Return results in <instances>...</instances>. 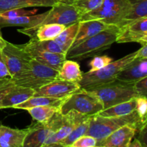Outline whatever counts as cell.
<instances>
[{
	"instance_id": "obj_1",
	"label": "cell",
	"mask_w": 147,
	"mask_h": 147,
	"mask_svg": "<svg viewBox=\"0 0 147 147\" xmlns=\"http://www.w3.org/2000/svg\"><path fill=\"white\" fill-rule=\"evenodd\" d=\"M126 125L133 126L140 132L146 128V120L141 119L136 111L120 117H103L96 114L90 118V125L86 135L94 137L98 144L113 131Z\"/></svg>"
},
{
	"instance_id": "obj_2",
	"label": "cell",
	"mask_w": 147,
	"mask_h": 147,
	"mask_svg": "<svg viewBox=\"0 0 147 147\" xmlns=\"http://www.w3.org/2000/svg\"><path fill=\"white\" fill-rule=\"evenodd\" d=\"M118 30L119 27L116 26H111L78 45L72 47L65 54L66 59L82 60L101 54L116 42Z\"/></svg>"
},
{
	"instance_id": "obj_3",
	"label": "cell",
	"mask_w": 147,
	"mask_h": 147,
	"mask_svg": "<svg viewBox=\"0 0 147 147\" xmlns=\"http://www.w3.org/2000/svg\"><path fill=\"white\" fill-rule=\"evenodd\" d=\"M131 9L129 0H103L98 8L83 14L80 22L96 20L108 25L120 27L130 13Z\"/></svg>"
},
{
	"instance_id": "obj_4",
	"label": "cell",
	"mask_w": 147,
	"mask_h": 147,
	"mask_svg": "<svg viewBox=\"0 0 147 147\" xmlns=\"http://www.w3.org/2000/svg\"><path fill=\"white\" fill-rule=\"evenodd\" d=\"M136 51L116 61H112L97 71L83 73L82 79L78 83L79 86L81 88L90 89L115 81L119 73L136 58Z\"/></svg>"
},
{
	"instance_id": "obj_5",
	"label": "cell",
	"mask_w": 147,
	"mask_h": 147,
	"mask_svg": "<svg viewBox=\"0 0 147 147\" xmlns=\"http://www.w3.org/2000/svg\"><path fill=\"white\" fill-rule=\"evenodd\" d=\"M86 90L97 96L103 104V109L137 97L134 84L119 80Z\"/></svg>"
},
{
	"instance_id": "obj_6",
	"label": "cell",
	"mask_w": 147,
	"mask_h": 147,
	"mask_svg": "<svg viewBox=\"0 0 147 147\" xmlns=\"http://www.w3.org/2000/svg\"><path fill=\"white\" fill-rule=\"evenodd\" d=\"M58 71L32 60L28 69L11 78L16 86L37 90L57 79Z\"/></svg>"
},
{
	"instance_id": "obj_7",
	"label": "cell",
	"mask_w": 147,
	"mask_h": 147,
	"mask_svg": "<svg viewBox=\"0 0 147 147\" xmlns=\"http://www.w3.org/2000/svg\"><path fill=\"white\" fill-rule=\"evenodd\" d=\"M102 110H103V104L97 96L83 88H80L66 98L60 107L61 114L75 111L88 116L98 114Z\"/></svg>"
},
{
	"instance_id": "obj_8",
	"label": "cell",
	"mask_w": 147,
	"mask_h": 147,
	"mask_svg": "<svg viewBox=\"0 0 147 147\" xmlns=\"http://www.w3.org/2000/svg\"><path fill=\"white\" fill-rule=\"evenodd\" d=\"M0 59L7 67L11 78L27 70L32 60L23 45H17L7 41L0 49Z\"/></svg>"
},
{
	"instance_id": "obj_9",
	"label": "cell",
	"mask_w": 147,
	"mask_h": 147,
	"mask_svg": "<svg viewBox=\"0 0 147 147\" xmlns=\"http://www.w3.org/2000/svg\"><path fill=\"white\" fill-rule=\"evenodd\" d=\"M63 114L60 111L45 123H36L27 128L22 147H42L49 137L60 127Z\"/></svg>"
},
{
	"instance_id": "obj_10",
	"label": "cell",
	"mask_w": 147,
	"mask_h": 147,
	"mask_svg": "<svg viewBox=\"0 0 147 147\" xmlns=\"http://www.w3.org/2000/svg\"><path fill=\"white\" fill-rule=\"evenodd\" d=\"M80 17L81 14L73 4L63 0L53 6L51 9L47 11V16L39 26L57 24L67 27L75 23L79 22Z\"/></svg>"
},
{
	"instance_id": "obj_11",
	"label": "cell",
	"mask_w": 147,
	"mask_h": 147,
	"mask_svg": "<svg viewBox=\"0 0 147 147\" xmlns=\"http://www.w3.org/2000/svg\"><path fill=\"white\" fill-rule=\"evenodd\" d=\"M116 42L147 44V17L130 22L119 27Z\"/></svg>"
},
{
	"instance_id": "obj_12",
	"label": "cell",
	"mask_w": 147,
	"mask_h": 147,
	"mask_svg": "<svg viewBox=\"0 0 147 147\" xmlns=\"http://www.w3.org/2000/svg\"><path fill=\"white\" fill-rule=\"evenodd\" d=\"M80 88H81L77 83L55 79L46 86L35 90L34 96L64 98L68 97Z\"/></svg>"
},
{
	"instance_id": "obj_13",
	"label": "cell",
	"mask_w": 147,
	"mask_h": 147,
	"mask_svg": "<svg viewBox=\"0 0 147 147\" xmlns=\"http://www.w3.org/2000/svg\"><path fill=\"white\" fill-rule=\"evenodd\" d=\"M26 51L29 53L32 59L40 64L50 67L59 71L62 65L66 60L65 55L54 53L36 47L30 41L22 45Z\"/></svg>"
},
{
	"instance_id": "obj_14",
	"label": "cell",
	"mask_w": 147,
	"mask_h": 147,
	"mask_svg": "<svg viewBox=\"0 0 147 147\" xmlns=\"http://www.w3.org/2000/svg\"><path fill=\"white\" fill-rule=\"evenodd\" d=\"M88 117L90 116L79 113L75 111H70L66 114H63V122L61 126L47 139L45 145L60 143L71 133L72 131L78 125Z\"/></svg>"
},
{
	"instance_id": "obj_15",
	"label": "cell",
	"mask_w": 147,
	"mask_h": 147,
	"mask_svg": "<svg viewBox=\"0 0 147 147\" xmlns=\"http://www.w3.org/2000/svg\"><path fill=\"white\" fill-rule=\"evenodd\" d=\"M146 77H147V58H135L119 73L116 80L134 84Z\"/></svg>"
},
{
	"instance_id": "obj_16",
	"label": "cell",
	"mask_w": 147,
	"mask_h": 147,
	"mask_svg": "<svg viewBox=\"0 0 147 147\" xmlns=\"http://www.w3.org/2000/svg\"><path fill=\"white\" fill-rule=\"evenodd\" d=\"M137 131L136 128L126 125L113 131L97 145L104 147H128Z\"/></svg>"
},
{
	"instance_id": "obj_17",
	"label": "cell",
	"mask_w": 147,
	"mask_h": 147,
	"mask_svg": "<svg viewBox=\"0 0 147 147\" xmlns=\"http://www.w3.org/2000/svg\"><path fill=\"white\" fill-rule=\"evenodd\" d=\"M66 27L57 24H42L32 28L18 30V32L27 34L30 39H36L39 41H45L55 39Z\"/></svg>"
},
{
	"instance_id": "obj_18",
	"label": "cell",
	"mask_w": 147,
	"mask_h": 147,
	"mask_svg": "<svg viewBox=\"0 0 147 147\" xmlns=\"http://www.w3.org/2000/svg\"><path fill=\"white\" fill-rule=\"evenodd\" d=\"M109 27L111 26L105 24L100 20H93L79 22L77 34L70 48L78 45L85 40L93 37Z\"/></svg>"
},
{
	"instance_id": "obj_19",
	"label": "cell",
	"mask_w": 147,
	"mask_h": 147,
	"mask_svg": "<svg viewBox=\"0 0 147 147\" xmlns=\"http://www.w3.org/2000/svg\"><path fill=\"white\" fill-rule=\"evenodd\" d=\"M27 128L12 129L0 123V147H22Z\"/></svg>"
},
{
	"instance_id": "obj_20",
	"label": "cell",
	"mask_w": 147,
	"mask_h": 147,
	"mask_svg": "<svg viewBox=\"0 0 147 147\" xmlns=\"http://www.w3.org/2000/svg\"><path fill=\"white\" fill-rule=\"evenodd\" d=\"M35 90L29 88L15 86L4 97L0 104V109L13 108L34 96Z\"/></svg>"
},
{
	"instance_id": "obj_21",
	"label": "cell",
	"mask_w": 147,
	"mask_h": 147,
	"mask_svg": "<svg viewBox=\"0 0 147 147\" xmlns=\"http://www.w3.org/2000/svg\"><path fill=\"white\" fill-rule=\"evenodd\" d=\"M63 0H0V13L13 9L52 7Z\"/></svg>"
},
{
	"instance_id": "obj_22",
	"label": "cell",
	"mask_w": 147,
	"mask_h": 147,
	"mask_svg": "<svg viewBox=\"0 0 147 147\" xmlns=\"http://www.w3.org/2000/svg\"><path fill=\"white\" fill-rule=\"evenodd\" d=\"M47 11L39 14L22 16L13 19H3L0 17V28L7 27H20L25 29L38 27L47 16Z\"/></svg>"
},
{
	"instance_id": "obj_23",
	"label": "cell",
	"mask_w": 147,
	"mask_h": 147,
	"mask_svg": "<svg viewBox=\"0 0 147 147\" xmlns=\"http://www.w3.org/2000/svg\"><path fill=\"white\" fill-rule=\"evenodd\" d=\"M83 73L77 62L66 59L58 71L57 79L78 83L82 79Z\"/></svg>"
},
{
	"instance_id": "obj_24",
	"label": "cell",
	"mask_w": 147,
	"mask_h": 147,
	"mask_svg": "<svg viewBox=\"0 0 147 147\" xmlns=\"http://www.w3.org/2000/svg\"><path fill=\"white\" fill-rule=\"evenodd\" d=\"M66 98H57L48 97V96H32L25 102L17 105L13 109H22L26 110L29 108L37 107V106H53L59 108L61 106Z\"/></svg>"
},
{
	"instance_id": "obj_25",
	"label": "cell",
	"mask_w": 147,
	"mask_h": 147,
	"mask_svg": "<svg viewBox=\"0 0 147 147\" xmlns=\"http://www.w3.org/2000/svg\"><path fill=\"white\" fill-rule=\"evenodd\" d=\"M136 98L128 101L123 102L119 104L102 110L98 115L103 117H120L133 113L136 111Z\"/></svg>"
},
{
	"instance_id": "obj_26",
	"label": "cell",
	"mask_w": 147,
	"mask_h": 147,
	"mask_svg": "<svg viewBox=\"0 0 147 147\" xmlns=\"http://www.w3.org/2000/svg\"><path fill=\"white\" fill-rule=\"evenodd\" d=\"M78 24L79 22H77L65 27V30L55 39H54L65 54L72 47L74 42L78 30Z\"/></svg>"
},
{
	"instance_id": "obj_27",
	"label": "cell",
	"mask_w": 147,
	"mask_h": 147,
	"mask_svg": "<svg viewBox=\"0 0 147 147\" xmlns=\"http://www.w3.org/2000/svg\"><path fill=\"white\" fill-rule=\"evenodd\" d=\"M33 119L40 123H47L60 109L53 106H37L26 109Z\"/></svg>"
},
{
	"instance_id": "obj_28",
	"label": "cell",
	"mask_w": 147,
	"mask_h": 147,
	"mask_svg": "<svg viewBox=\"0 0 147 147\" xmlns=\"http://www.w3.org/2000/svg\"><path fill=\"white\" fill-rule=\"evenodd\" d=\"M129 1L131 5V11L122 25L134 20L147 17V0H129Z\"/></svg>"
},
{
	"instance_id": "obj_29",
	"label": "cell",
	"mask_w": 147,
	"mask_h": 147,
	"mask_svg": "<svg viewBox=\"0 0 147 147\" xmlns=\"http://www.w3.org/2000/svg\"><path fill=\"white\" fill-rule=\"evenodd\" d=\"M90 118H91V116L87 118L86 120H84L83 122H81L80 124L78 125V126L72 131L71 133H70L67 137L65 138L63 140H62L59 144H62L63 146L65 147H70V145H71L75 141L77 140L78 139H79V138L81 137V136L86 135V133H87L89 125H90Z\"/></svg>"
},
{
	"instance_id": "obj_30",
	"label": "cell",
	"mask_w": 147,
	"mask_h": 147,
	"mask_svg": "<svg viewBox=\"0 0 147 147\" xmlns=\"http://www.w3.org/2000/svg\"><path fill=\"white\" fill-rule=\"evenodd\" d=\"M65 1L73 4L82 16L98 8L103 0H67Z\"/></svg>"
},
{
	"instance_id": "obj_31",
	"label": "cell",
	"mask_w": 147,
	"mask_h": 147,
	"mask_svg": "<svg viewBox=\"0 0 147 147\" xmlns=\"http://www.w3.org/2000/svg\"><path fill=\"white\" fill-rule=\"evenodd\" d=\"M30 41L36 47H40L42 50H47V51L51 52V53H61V54L65 55V53L63 52L61 47L57 45V43L54 40L39 41L36 39H30Z\"/></svg>"
},
{
	"instance_id": "obj_32",
	"label": "cell",
	"mask_w": 147,
	"mask_h": 147,
	"mask_svg": "<svg viewBox=\"0 0 147 147\" xmlns=\"http://www.w3.org/2000/svg\"><path fill=\"white\" fill-rule=\"evenodd\" d=\"M37 12V9L32 10H26L25 9H13L0 13V17L3 19H13L22 16H30L36 14Z\"/></svg>"
},
{
	"instance_id": "obj_33",
	"label": "cell",
	"mask_w": 147,
	"mask_h": 147,
	"mask_svg": "<svg viewBox=\"0 0 147 147\" xmlns=\"http://www.w3.org/2000/svg\"><path fill=\"white\" fill-rule=\"evenodd\" d=\"M113 61V59L111 57L107 55H101V56H95L91 61L90 62V69L88 72H95L97 70H100L101 68L104 67L109 63Z\"/></svg>"
},
{
	"instance_id": "obj_34",
	"label": "cell",
	"mask_w": 147,
	"mask_h": 147,
	"mask_svg": "<svg viewBox=\"0 0 147 147\" xmlns=\"http://www.w3.org/2000/svg\"><path fill=\"white\" fill-rule=\"evenodd\" d=\"M16 85L12 81L11 78L7 77L0 78V104L4 97Z\"/></svg>"
},
{
	"instance_id": "obj_35",
	"label": "cell",
	"mask_w": 147,
	"mask_h": 147,
	"mask_svg": "<svg viewBox=\"0 0 147 147\" xmlns=\"http://www.w3.org/2000/svg\"><path fill=\"white\" fill-rule=\"evenodd\" d=\"M97 140L89 135H84L75 141L70 147H93L97 145Z\"/></svg>"
},
{
	"instance_id": "obj_36",
	"label": "cell",
	"mask_w": 147,
	"mask_h": 147,
	"mask_svg": "<svg viewBox=\"0 0 147 147\" xmlns=\"http://www.w3.org/2000/svg\"><path fill=\"white\" fill-rule=\"evenodd\" d=\"M136 111L141 119L146 120L147 99L146 96H138L136 98Z\"/></svg>"
},
{
	"instance_id": "obj_37",
	"label": "cell",
	"mask_w": 147,
	"mask_h": 147,
	"mask_svg": "<svg viewBox=\"0 0 147 147\" xmlns=\"http://www.w3.org/2000/svg\"><path fill=\"white\" fill-rule=\"evenodd\" d=\"M135 91L138 96H147V77L134 83Z\"/></svg>"
},
{
	"instance_id": "obj_38",
	"label": "cell",
	"mask_w": 147,
	"mask_h": 147,
	"mask_svg": "<svg viewBox=\"0 0 147 147\" xmlns=\"http://www.w3.org/2000/svg\"><path fill=\"white\" fill-rule=\"evenodd\" d=\"M136 58H147V44L142 45V47L136 51Z\"/></svg>"
},
{
	"instance_id": "obj_39",
	"label": "cell",
	"mask_w": 147,
	"mask_h": 147,
	"mask_svg": "<svg viewBox=\"0 0 147 147\" xmlns=\"http://www.w3.org/2000/svg\"><path fill=\"white\" fill-rule=\"evenodd\" d=\"M7 77L10 78L9 73L5 65L4 64V63L0 59V78H4Z\"/></svg>"
},
{
	"instance_id": "obj_40",
	"label": "cell",
	"mask_w": 147,
	"mask_h": 147,
	"mask_svg": "<svg viewBox=\"0 0 147 147\" xmlns=\"http://www.w3.org/2000/svg\"><path fill=\"white\" fill-rule=\"evenodd\" d=\"M128 147H146V145L143 144L139 139H135L133 142L129 144Z\"/></svg>"
},
{
	"instance_id": "obj_41",
	"label": "cell",
	"mask_w": 147,
	"mask_h": 147,
	"mask_svg": "<svg viewBox=\"0 0 147 147\" xmlns=\"http://www.w3.org/2000/svg\"><path fill=\"white\" fill-rule=\"evenodd\" d=\"M6 42H7V40H5L3 38L2 34H1V30H0V49H1L4 45H5Z\"/></svg>"
},
{
	"instance_id": "obj_42",
	"label": "cell",
	"mask_w": 147,
	"mask_h": 147,
	"mask_svg": "<svg viewBox=\"0 0 147 147\" xmlns=\"http://www.w3.org/2000/svg\"><path fill=\"white\" fill-rule=\"evenodd\" d=\"M42 147H65L64 146H63L62 144L59 143H56V144H47V145H44Z\"/></svg>"
},
{
	"instance_id": "obj_43",
	"label": "cell",
	"mask_w": 147,
	"mask_h": 147,
	"mask_svg": "<svg viewBox=\"0 0 147 147\" xmlns=\"http://www.w3.org/2000/svg\"><path fill=\"white\" fill-rule=\"evenodd\" d=\"M93 147H104V146H98V145H96V146H93Z\"/></svg>"
}]
</instances>
